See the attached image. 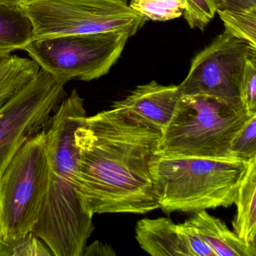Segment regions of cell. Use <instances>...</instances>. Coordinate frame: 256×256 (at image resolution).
<instances>
[{"label":"cell","mask_w":256,"mask_h":256,"mask_svg":"<svg viewBox=\"0 0 256 256\" xmlns=\"http://www.w3.org/2000/svg\"><path fill=\"white\" fill-rule=\"evenodd\" d=\"M182 16L192 29L203 30L215 17L217 10L214 0H184Z\"/></svg>","instance_id":"obj_20"},{"label":"cell","mask_w":256,"mask_h":256,"mask_svg":"<svg viewBox=\"0 0 256 256\" xmlns=\"http://www.w3.org/2000/svg\"><path fill=\"white\" fill-rule=\"evenodd\" d=\"M250 116L242 104L220 97L181 95L162 133L160 156L232 158V140Z\"/></svg>","instance_id":"obj_4"},{"label":"cell","mask_w":256,"mask_h":256,"mask_svg":"<svg viewBox=\"0 0 256 256\" xmlns=\"http://www.w3.org/2000/svg\"><path fill=\"white\" fill-rule=\"evenodd\" d=\"M181 94L179 85L160 84L155 80L139 85L112 108L124 109L154 128L163 130L170 122Z\"/></svg>","instance_id":"obj_10"},{"label":"cell","mask_w":256,"mask_h":256,"mask_svg":"<svg viewBox=\"0 0 256 256\" xmlns=\"http://www.w3.org/2000/svg\"><path fill=\"white\" fill-rule=\"evenodd\" d=\"M140 248L152 256H191L178 230V224L166 217L144 218L136 226Z\"/></svg>","instance_id":"obj_11"},{"label":"cell","mask_w":256,"mask_h":256,"mask_svg":"<svg viewBox=\"0 0 256 256\" xmlns=\"http://www.w3.org/2000/svg\"><path fill=\"white\" fill-rule=\"evenodd\" d=\"M11 53L8 52H0V64H2L7 58L11 56Z\"/></svg>","instance_id":"obj_26"},{"label":"cell","mask_w":256,"mask_h":256,"mask_svg":"<svg viewBox=\"0 0 256 256\" xmlns=\"http://www.w3.org/2000/svg\"><path fill=\"white\" fill-rule=\"evenodd\" d=\"M86 116L84 100L74 90L58 106L46 128L48 188L32 232L55 256H82L95 228L94 214L74 185L79 158L74 133Z\"/></svg>","instance_id":"obj_2"},{"label":"cell","mask_w":256,"mask_h":256,"mask_svg":"<svg viewBox=\"0 0 256 256\" xmlns=\"http://www.w3.org/2000/svg\"><path fill=\"white\" fill-rule=\"evenodd\" d=\"M65 84L40 68L35 78L0 108V179L22 145L48 128L67 96Z\"/></svg>","instance_id":"obj_8"},{"label":"cell","mask_w":256,"mask_h":256,"mask_svg":"<svg viewBox=\"0 0 256 256\" xmlns=\"http://www.w3.org/2000/svg\"><path fill=\"white\" fill-rule=\"evenodd\" d=\"M34 40L32 22L20 6L0 4V52L24 50Z\"/></svg>","instance_id":"obj_14"},{"label":"cell","mask_w":256,"mask_h":256,"mask_svg":"<svg viewBox=\"0 0 256 256\" xmlns=\"http://www.w3.org/2000/svg\"><path fill=\"white\" fill-rule=\"evenodd\" d=\"M188 221L196 228L216 256H256V248L241 240L224 222L210 215L206 210L194 212Z\"/></svg>","instance_id":"obj_12"},{"label":"cell","mask_w":256,"mask_h":256,"mask_svg":"<svg viewBox=\"0 0 256 256\" xmlns=\"http://www.w3.org/2000/svg\"><path fill=\"white\" fill-rule=\"evenodd\" d=\"M40 67L32 59L10 56L0 64V108L35 78Z\"/></svg>","instance_id":"obj_15"},{"label":"cell","mask_w":256,"mask_h":256,"mask_svg":"<svg viewBox=\"0 0 256 256\" xmlns=\"http://www.w3.org/2000/svg\"><path fill=\"white\" fill-rule=\"evenodd\" d=\"M240 100L248 116L256 114V53L246 62L240 84Z\"/></svg>","instance_id":"obj_21"},{"label":"cell","mask_w":256,"mask_h":256,"mask_svg":"<svg viewBox=\"0 0 256 256\" xmlns=\"http://www.w3.org/2000/svg\"><path fill=\"white\" fill-rule=\"evenodd\" d=\"M130 6L154 22H168L181 17L185 10L184 0H131Z\"/></svg>","instance_id":"obj_17"},{"label":"cell","mask_w":256,"mask_h":256,"mask_svg":"<svg viewBox=\"0 0 256 256\" xmlns=\"http://www.w3.org/2000/svg\"><path fill=\"white\" fill-rule=\"evenodd\" d=\"M28 0H0V4L8 6H19Z\"/></svg>","instance_id":"obj_25"},{"label":"cell","mask_w":256,"mask_h":256,"mask_svg":"<svg viewBox=\"0 0 256 256\" xmlns=\"http://www.w3.org/2000/svg\"><path fill=\"white\" fill-rule=\"evenodd\" d=\"M248 164L232 158L160 156L155 169L160 208L169 214L228 208Z\"/></svg>","instance_id":"obj_3"},{"label":"cell","mask_w":256,"mask_h":256,"mask_svg":"<svg viewBox=\"0 0 256 256\" xmlns=\"http://www.w3.org/2000/svg\"><path fill=\"white\" fill-rule=\"evenodd\" d=\"M116 256V252L110 246L102 244L98 240L90 245L86 246L84 250L82 256Z\"/></svg>","instance_id":"obj_24"},{"label":"cell","mask_w":256,"mask_h":256,"mask_svg":"<svg viewBox=\"0 0 256 256\" xmlns=\"http://www.w3.org/2000/svg\"><path fill=\"white\" fill-rule=\"evenodd\" d=\"M256 53V48L246 42L224 30L194 56L188 74L179 85L181 95L214 96L241 104L242 72L248 58Z\"/></svg>","instance_id":"obj_9"},{"label":"cell","mask_w":256,"mask_h":256,"mask_svg":"<svg viewBox=\"0 0 256 256\" xmlns=\"http://www.w3.org/2000/svg\"><path fill=\"white\" fill-rule=\"evenodd\" d=\"M230 156L245 162L256 158V114L248 118L232 140Z\"/></svg>","instance_id":"obj_19"},{"label":"cell","mask_w":256,"mask_h":256,"mask_svg":"<svg viewBox=\"0 0 256 256\" xmlns=\"http://www.w3.org/2000/svg\"><path fill=\"white\" fill-rule=\"evenodd\" d=\"M132 36L126 32L60 36L34 40L24 50L64 83L91 82L109 72Z\"/></svg>","instance_id":"obj_7"},{"label":"cell","mask_w":256,"mask_h":256,"mask_svg":"<svg viewBox=\"0 0 256 256\" xmlns=\"http://www.w3.org/2000/svg\"><path fill=\"white\" fill-rule=\"evenodd\" d=\"M54 256L48 246L30 232L20 239L4 241L0 240V256Z\"/></svg>","instance_id":"obj_18"},{"label":"cell","mask_w":256,"mask_h":256,"mask_svg":"<svg viewBox=\"0 0 256 256\" xmlns=\"http://www.w3.org/2000/svg\"><path fill=\"white\" fill-rule=\"evenodd\" d=\"M234 204L236 212L232 222L233 232L256 248V158L248 162Z\"/></svg>","instance_id":"obj_13"},{"label":"cell","mask_w":256,"mask_h":256,"mask_svg":"<svg viewBox=\"0 0 256 256\" xmlns=\"http://www.w3.org/2000/svg\"><path fill=\"white\" fill-rule=\"evenodd\" d=\"M162 131L124 109L86 116L74 133L76 191L92 214H144L160 208L156 163Z\"/></svg>","instance_id":"obj_1"},{"label":"cell","mask_w":256,"mask_h":256,"mask_svg":"<svg viewBox=\"0 0 256 256\" xmlns=\"http://www.w3.org/2000/svg\"><path fill=\"white\" fill-rule=\"evenodd\" d=\"M217 12L240 11L256 8V0H214ZM217 13V12H216Z\"/></svg>","instance_id":"obj_23"},{"label":"cell","mask_w":256,"mask_h":256,"mask_svg":"<svg viewBox=\"0 0 256 256\" xmlns=\"http://www.w3.org/2000/svg\"><path fill=\"white\" fill-rule=\"evenodd\" d=\"M217 13L224 24V30L256 48V8Z\"/></svg>","instance_id":"obj_16"},{"label":"cell","mask_w":256,"mask_h":256,"mask_svg":"<svg viewBox=\"0 0 256 256\" xmlns=\"http://www.w3.org/2000/svg\"><path fill=\"white\" fill-rule=\"evenodd\" d=\"M46 130L26 140L0 179V240L20 239L40 218L49 184Z\"/></svg>","instance_id":"obj_5"},{"label":"cell","mask_w":256,"mask_h":256,"mask_svg":"<svg viewBox=\"0 0 256 256\" xmlns=\"http://www.w3.org/2000/svg\"><path fill=\"white\" fill-rule=\"evenodd\" d=\"M19 6L32 22L35 40L107 32L134 36L146 22L127 0H28Z\"/></svg>","instance_id":"obj_6"},{"label":"cell","mask_w":256,"mask_h":256,"mask_svg":"<svg viewBox=\"0 0 256 256\" xmlns=\"http://www.w3.org/2000/svg\"><path fill=\"white\" fill-rule=\"evenodd\" d=\"M178 230L186 245L191 256H216L196 228L188 220L178 224Z\"/></svg>","instance_id":"obj_22"}]
</instances>
